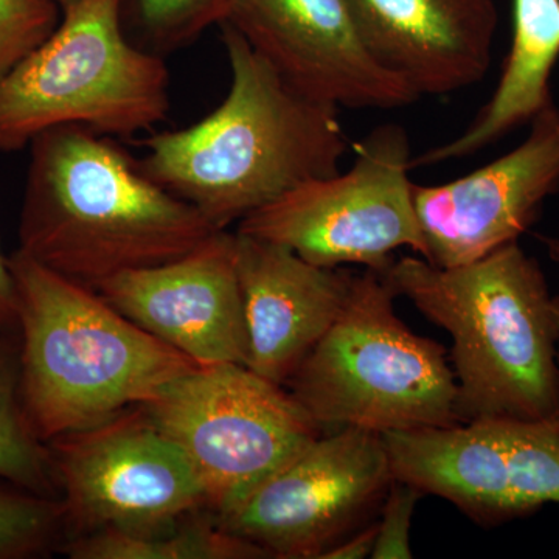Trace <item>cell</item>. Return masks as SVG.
<instances>
[{"label":"cell","instance_id":"6da1fadb","mask_svg":"<svg viewBox=\"0 0 559 559\" xmlns=\"http://www.w3.org/2000/svg\"><path fill=\"white\" fill-rule=\"evenodd\" d=\"M219 27L227 97L198 123L146 139L139 164L226 230L294 187L340 173L348 140L341 109L301 94L234 27Z\"/></svg>","mask_w":559,"mask_h":559},{"label":"cell","instance_id":"7a4b0ae2","mask_svg":"<svg viewBox=\"0 0 559 559\" xmlns=\"http://www.w3.org/2000/svg\"><path fill=\"white\" fill-rule=\"evenodd\" d=\"M20 252L95 289L187 255L219 231L108 135L69 124L32 140Z\"/></svg>","mask_w":559,"mask_h":559},{"label":"cell","instance_id":"3957f363","mask_svg":"<svg viewBox=\"0 0 559 559\" xmlns=\"http://www.w3.org/2000/svg\"><path fill=\"white\" fill-rule=\"evenodd\" d=\"M382 275L450 333L460 421H559L554 297L520 242L451 267L403 257Z\"/></svg>","mask_w":559,"mask_h":559},{"label":"cell","instance_id":"277c9868","mask_svg":"<svg viewBox=\"0 0 559 559\" xmlns=\"http://www.w3.org/2000/svg\"><path fill=\"white\" fill-rule=\"evenodd\" d=\"M21 393L44 443L143 406L198 366L87 288L16 250Z\"/></svg>","mask_w":559,"mask_h":559},{"label":"cell","instance_id":"5b68a950","mask_svg":"<svg viewBox=\"0 0 559 559\" xmlns=\"http://www.w3.org/2000/svg\"><path fill=\"white\" fill-rule=\"evenodd\" d=\"M395 299L380 272L356 274L344 310L286 384L323 432L462 423L447 349L407 329Z\"/></svg>","mask_w":559,"mask_h":559},{"label":"cell","instance_id":"8992f818","mask_svg":"<svg viewBox=\"0 0 559 559\" xmlns=\"http://www.w3.org/2000/svg\"><path fill=\"white\" fill-rule=\"evenodd\" d=\"M120 3L79 0L38 49L0 73V153L51 128L132 138L167 119L170 73L128 38Z\"/></svg>","mask_w":559,"mask_h":559},{"label":"cell","instance_id":"52a82bcc","mask_svg":"<svg viewBox=\"0 0 559 559\" xmlns=\"http://www.w3.org/2000/svg\"><path fill=\"white\" fill-rule=\"evenodd\" d=\"M411 140L385 123L355 145L345 173L307 180L238 224L240 234L285 246L322 267L385 272L409 248L426 259L414 205Z\"/></svg>","mask_w":559,"mask_h":559},{"label":"cell","instance_id":"ba28073f","mask_svg":"<svg viewBox=\"0 0 559 559\" xmlns=\"http://www.w3.org/2000/svg\"><path fill=\"white\" fill-rule=\"evenodd\" d=\"M142 407L189 459L215 518L323 433L283 385L241 364L197 367Z\"/></svg>","mask_w":559,"mask_h":559},{"label":"cell","instance_id":"9c48e42d","mask_svg":"<svg viewBox=\"0 0 559 559\" xmlns=\"http://www.w3.org/2000/svg\"><path fill=\"white\" fill-rule=\"evenodd\" d=\"M49 448L64 507V540L97 532H164L207 510L189 459L142 406L50 441Z\"/></svg>","mask_w":559,"mask_h":559},{"label":"cell","instance_id":"30bf717a","mask_svg":"<svg viewBox=\"0 0 559 559\" xmlns=\"http://www.w3.org/2000/svg\"><path fill=\"white\" fill-rule=\"evenodd\" d=\"M392 480L381 433L329 430L216 522L271 558L322 559L377 521Z\"/></svg>","mask_w":559,"mask_h":559},{"label":"cell","instance_id":"8fae6325","mask_svg":"<svg viewBox=\"0 0 559 559\" xmlns=\"http://www.w3.org/2000/svg\"><path fill=\"white\" fill-rule=\"evenodd\" d=\"M229 24L301 94L342 109H400L419 100L378 60L345 0H235Z\"/></svg>","mask_w":559,"mask_h":559},{"label":"cell","instance_id":"7c38bea8","mask_svg":"<svg viewBox=\"0 0 559 559\" xmlns=\"http://www.w3.org/2000/svg\"><path fill=\"white\" fill-rule=\"evenodd\" d=\"M558 189L559 109L551 103L506 156L440 186L414 183L425 260L459 266L520 240Z\"/></svg>","mask_w":559,"mask_h":559},{"label":"cell","instance_id":"4fadbf2b","mask_svg":"<svg viewBox=\"0 0 559 559\" xmlns=\"http://www.w3.org/2000/svg\"><path fill=\"white\" fill-rule=\"evenodd\" d=\"M95 290L124 318L198 366H248L235 234L216 231L180 259L121 272Z\"/></svg>","mask_w":559,"mask_h":559},{"label":"cell","instance_id":"5bb4252c","mask_svg":"<svg viewBox=\"0 0 559 559\" xmlns=\"http://www.w3.org/2000/svg\"><path fill=\"white\" fill-rule=\"evenodd\" d=\"M248 330V367L285 388L344 310L355 272L308 263L293 250L235 231Z\"/></svg>","mask_w":559,"mask_h":559},{"label":"cell","instance_id":"9a60e30c","mask_svg":"<svg viewBox=\"0 0 559 559\" xmlns=\"http://www.w3.org/2000/svg\"><path fill=\"white\" fill-rule=\"evenodd\" d=\"M382 64L419 97L479 83L491 66L495 0H345Z\"/></svg>","mask_w":559,"mask_h":559},{"label":"cell","instance_id":"2e32d148","mask_svg":"<svg viewBox=\"0 0 559 559\" xmlns=\"http://www.w3.org/2000/svg\"><path fill=\"white\" fill-rule=\"evenodd\" d=\"M381 436L393 479L448 500L484 527L527 518L511 488L506 451L491 419Z\"/></svg>","mask_w":559,"mask_h":559},{"label":"cell","instance_id":"e0dca14e","mask_svg":"<svg viewBox=\"0 0 559 559\" xmlns=\"http://www.w3.org/2000/svg\"><path fill=\"white\" fill-rule=\"evenodd\" d=\"M559 60V0H513V36L498 86L468 128L412 159V168L465 159L543 112Z\"/></svg>","mask_w":559,"mask_h":559},{"label":"cell","instance_id":"ac0fdd59","mask_svg":"<svg viewBox=\"0 0 559 559\" xmlns=\"http://www.w3.org/2000/svg\"><path fill=\"white\" fill-rule=\"evenodd\" d=\"M61 554L72 559H267L257 544L219 527L215 514H191L157 533L97 532L66 539Z\"/></svg>","mask_w":559,"mask_h":559},{"label":"cell","instance_id":"d6986e66","mask_svg":"<svg viewBox=\"0 0 559 559\" xmlns=\"http://www.w3.org/2000/svg\"><path fill=\"white\" fill-rule=\"evenodd\" d=\"M0 479L60 499L49 444L36 436L21 393L20 337L0 333Z\"/></svg>","mask_w":559,"mask_h":559},{"label":"cell","instance_id":"ffe728a7","mask_svg":"<svg viewBox=\"0 0 559 559\" xmlns=\"http://www.w3.org/2000/svg\"><path fill=\"white\" fill-rule=\"evenodd\" d=\"M491 421L506 451L511 488L525 514L546 503L559 506V421Z\"/></svg>","mask_w":559,"mask_h":559},{"label":"cell","instance_id":"44dd1931","mask_svg":"<svg viewBox=\"0 0 559 559\" xmlns=\"http://www.w3.org/2000/svg\"><path fill=\"white\" fill-rule=\"evenodd\" d=\"M235 0H121V22L140 49L162 57L229 17Z\"/></svg>","mask_w":559,"mask_h":559},{"label":"cell","instance_id":"7402d4cb","mask_svg":"<svg viewBox=\"0 0 559 559\" xmlns=\"http://www.w3.org/2000/svg\"><path fill=\"white\" fill-rule=\"evenodd\" d=\"M62 536L66 525L61 499L16 487L0 488V559L39 557L64 540Z\"/></svg>","mask_w":559,"mask_h":559},{"label":"cell","instance_id":"603a6c76","mask_svg":"<svg viewBox=\"0 0 559 559\" xmlns=\"http://www.w3.org/2000/svg\"><path fill=\"white\" fill-rule=\"evenodd\" d=\"M61 16L53 0H0V73L38 49Z\"/></svg>","mask_w":559,"mask_h":559},{"label":"cell","instance_id":"cb8c5ba5","mask_svg":"<svg viewBox=\"0 0 559 559\" xmlns=\"http://www.w3.org/2000/svg\"><path fill=\"white\" fill-rule=\"evenodd\" d=\"M419 489L406 481L393 479L382 502L378 522L373 559L414 558L411 547V525L415 507L423 498Z\"/></svg>","mask_w":559,"mask_h":559},{"label":"cell","instance_id":"d4e9b609","mask_svg":"<svg viewBox=\"0 0 559 559\" xmlns=\"http://www.w3.org/2000/svg\"><path fill=\"white\" fill-rule=\"evenodd\" d=\"M0 333L17 334V288L10 257L0 249Z\"/></svg>","mask_w":559,"mask_h":559},{"label":"cell","instance_id":"484cf974","mask_svg":"<svg viewBox=\"0 0 559 559\" xmlns=\"http://www.w3.org/2000/svg\"><path fill=\"white\" fill-rule=\"evenodd\" d=\"M378 522L373 521L358 532L352 533L348 538L341 540L337 546L326 551L322 559H364L371 558L374 544H377Z\"/></svg>","mask_w":559,"mask_h":559},{"label":"cell","instance_id":"4316f807","mask_svg":"<svg viewBox=\"0 0 559 559\" xmlns=\"http://www.w3.org/2000/svg\"><path fill=\"white\" fill-rule=\"evenodd\" d=\"M540 241L546 245V248L549 249V253L551 259L558 261L559 263V240H554V238L539 237Z\"/></svg>","mask_w":559,"mask_h":559},{"label":"cell","instance_id":"83f0119b","mask_svg":"<svg viewBox=\"0 0 559 559\" xmlns=\"http://www.w3.org/2000/svg\"><path fill=\"white\" fill-rule=\"evenodd\" d=\"M554 312H555V319H557V325H558V336H559V296L554 297ZM558 364H559V340H558Z\"/></svg>","mask_w":559,"mask_h":559},{"label":"cell","instance_id":"f1b7e54d","mask_svg":"<svg viewBox=\"0 0 559 559\" xmlns=\"http://www.w3.org/2000/svg\"><path fill=\"white\" fill-rule=\"evenodd\" d=\"M55 3L61 7V10L68 9V7L73 5V3L79 2V0H53Z\"/></svg>","mask_w":559,"mask_h":559}]
</instances>
